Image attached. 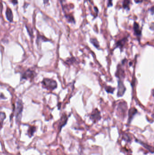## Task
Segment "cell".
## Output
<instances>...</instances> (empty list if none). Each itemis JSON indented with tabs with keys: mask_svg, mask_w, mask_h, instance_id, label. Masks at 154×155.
<instances>
[{
	"mask_svg": "<svg viewBox=\"0 0 154 155\" xmlns=\"http://www.w3.org/2000/svg\"><path fill=\"white\" fill-rule=\"evenodd\" d=\"M118 91L117 93V96L118 97H121L124 94L126 90V88L125 87L123 82L121 79H119L118 81Z\"/></svg>",
	"mask_w": 154,
	"mask_h": 155,
	"instance_id": "3957f363",
	"label": "cell"
},
{
	"mask_svg": "<svg viewBox=\"0 0 154 155\" xmlns=\"http://www.w3.org/2000/svg\"><path fill=\"white\" fill-rule=\"evenodd\" d=\"M115 76L118 77L119 79H121V78H124V71L122 69L121 66H120V64H119L118 66V69L117 72L115 73Z\"/></svg>",
	"mask_w": 154,
	"mask_h": 155,
	"instance_id": "9c48e42d",
	"label": "cell"
},
{
	"mask_svg": "<svg viewBox=\"0 0 154 155\" xmlns=\"http://www.w3.org/2000/svg\"><path fill=\"white\" fill-rule=\"evenodd\" d=\"M6 17L7 20L10 22H12L13 19V16L11 10L9 8H7L6 10Z\"/></svg>",
	"mask_w": 154,
	"mask_h": 155,
	"instance_id": "8fae6325",
	"label": "cell"
},
{
	"mask_svg": "<svg viewBox=\"0 0 154 155\" xmlns=\"http://www.w3.org/2000/svg\"><path fill=\"white\" fill-rule=\"evenodd\" d=\"M133 30L134 35L138 37V38H140L142 35V30L139 26L138 23L136 21H134L133 23Z\"/></svg>",
	"mask_w": 154,
	"mask_h": 155,
	"instance_id": "5b68a950",
	"label": "cell"
},
{
	"mask_svg": "<svg viewBox=\"0 0 154 155\" xmlns=\"http://www.w3.org/2000/svg\"><path fill=\"white\" fill-rule=\"evenodd\" d=\"M149 11L151 12V14L152 15H154V6H152L149 9Z\"/></svg>",
	"mask_w": 154,
	"mask_h": 155,
	"instance_id": "44dd1931",
	"label": "cell"
},
{
	"mask_svg": "<svg viewBox=\"0 0 154 155\" xmlns=\"http://www.w3.org/2000/svg\"><path fill=\"white\" fill-rule=\"evenodd\" d=\"M101 118V117L100 115V112L97 109H95L90 115V119L94 122L98 121L100 120Z\"/></svg>",
	"mask_w": 154,
	"mask_h": 155,
	"instance_id": "277c9868",
	"label": "cell"
},
{
	"mask_svg": "<svg viewBox=\"0 0 154 155\" xmlns=\"http://www.w3.org/2000/svg\"><path fill=\"white\" fill-rule=\"evenodd\" d=\"M35 75V73L32 70H28L25 73H24L22 76L23 79H28L33 78Z\"/></svg>",
	"mask_w": 154,
	"mask_h": 155,
	"instance_id": "30bf717a",
	"label": "cell"
},
{
	"mask_svg": "<svg viewBox=\"0 0 154 155\" xmlns=\"http://www.w3.org/2000/svg\"><path fill=\"white\" fill-rule=\"evenodd\" d=\"M68 120V118L65 114H63L61 118L60 119L58 125V128L59 131H61V129L66 124V122Z\"/></svg>",
	"mask_w": 154,
	"mask_h": 155,
	"instance_id": "ba28073f",
	"label": "cell"
},
{
	"mask_svg": "<svg viewBox=\"0 0 154 155\" xmlns=\"http://www.w3.org/2000/svg\"><path fill=\"white\" fill-rule=\"evenodd\" d=\"M144 0H134L136 4L141 3L143 2Z\"/></svg>",
	"mask_w": 154,
	"mask_h": 155,
	"instance_id": "7402d4cb",
	"label": "cell"
},
{
	"mask_svg": "<svg viewBox=\"0 0 154 155\" xmlns=\"http://www.w3.org/2000/svg\"><path fill=\"white\" fill-rule=\"evenodd\" d=\"M43 1H44V3L46 4L48 2L49 0H43Z\"/></svg>",
	"mask_w": 154,
	"mask_h": 155,
	"instance_id": "d4e9b609",
	"label": "cell"
},
{
	"mask_svg": "<svg viewBox=\"0 0 154 155\" xmlns=\"http://www.w3.org/2000/svg\"><path fill=\"white\" fill-rule=\"evenodd\" d=\"M12 2L14 4H17L18 3L17 0H12Z\"/></svg>",
	"mask_w": 154,
	"mask_h": 155,
	"instance_id": "603a6c76",
	"label": "cell"
},
{
	"mask_svg": "<svg viewBox=\"0 0 154 155\" xmlns=\"http://www.w3.org/2000/svg\"><path fill=\"white\" fill-rule=\"evenodd\" d=\"M42 83L45 88L50 90H53L57 87V83L53 79H44Z\"/></svg>",
	"mask_w": 154,
	"mask_h": 155,
	"instance_id": "6da1fadb",
	"label": "cell"
},
{
	"mask_svg": "<svg viewBox=\"0 0 154 155\" xmlns=\"http://www.w3.org/2000/svg\"><path fill=\"white\" fill-rule=\"evenodd\" d=\"M128 37H126L122 39L118 40L115 44L116 47H115V49L116 48H119L120 50L123 49V47H124L125 45L127 42L128 41Z\"/></svg>",
	"mask_w": 154,
	"mask_h": 155,
	"instance_id": "8992f818",
	"label": "cell"
},
{
	"mask_svg": "<svg viewBox=\"0 0 154 155\" xmlns=\"http://www.w3.org/2000/svg\"><path fill=\"white\" fill-rule=\"evenodd\" d=\"M138 110L135 108H131L128 111V123H130L135 115L137 113Z\"/></svg>",
	"mask_w": 154,
	"mask_h": 155,
	"instance_id": "52a82bcc",
	"label": "cell"
},
{
	"mask_svg": "<svg viewBox=\"0 0 154 155\" xmlns=\"http://www.w3.org/2000/svg\"></svg>",
	"mask_w": 154,
	"mask_h": 155,
	"instance_id": "484cf974",
	"label": "cell"
},
{
	"mask_svg": "<svg viewBox=\"0 0 154 155\" xmlns=\"http://www.w3.org/2000/svg\"><path fill=\"white\" fill-rule=\"evenodd\" d=\"M138 141H139V142H138V141H137V142H138L139 143H140L141 145L142 146H144L145 148L148 149V150L150 152H151L152 153H153L154 150H153V147H152V146H150L148 145L147 144H146V143L142 142H141V141H139V140H138Z\"/></svg>",
	"mask_w": 154,
	"mask_h": 155,
	"instance_id": "2e32d148",
	"label": "cell"
},
{
	"mask_svg": "<svg viewBox=\"0 0 154 155\" xmlns=\"http://www.w3.org/2000/svg\"><path fill=\"white\" fill-rule=\"evenodd\" d=\"M90 42H91V43L96 48H97L98 49H99V42H98V40H97L96 39H95V38H91L90 39Z\"/></svg>",
	"mask_w": 154,
	"mask_h": 155,
	"instance_id": "e0dca14e",
	"label": "cell"
},
{
	"mask_svg": "<svg viewBox=\"0 0 154 155\" xmlns=\"http://www.w3.org/2000/svg\"><path fill=\"white\" fill-rule=\"evenodd\" d=\"M113 6V0H108V3H107V7L109 8L110 7Z\"/></svg>",
	"mask_w": 154,
	"mask_h": 155,
	"instance_id": "ffe728a7",
	"label": "cell"
},
{
	"mask_svg": "<svg viewBox=\"0 0 154 155\" xmlns=\"http://www.w3.org/2000/svg\"><path fill=\"white\" fill-rule=\"evenodd\" d=\"M23 106L21 100H19L17 102V106L15 110V116L17 122H20L22 117V112L23 110Z\"/></svg>",
	"mask_w": 154,
	"mask_h": 155,
	"instance_id": "7a4b0ae2",
	"label": "cell"
},
{
	"mask_svg": "<svg viewBox=\"0 0 154 155\" xmlns=\"http://www.w3.org/2000/svg\"><path fill=\"white\" fill-rule=\"evenodd\" d=\"M36 128L34 126H30L27 131V135L30 138L33 137L34 132H36Z\"/></svg>",
	"mask_w": 154,
	"mask_h": 155,
	"instance_id": "7c38bea8",
	"label": "cell"
},
{
	"mask_svg": "<svg viewBox=\"0 0 154 155\" xmlns=\"http://www.w3.org/2000/svg\"><path fill=\"white\" fill-rule=\"evenodd\" d=\"M65 17L68 23L75 24V20L74 17L71 14H65Z\"/></svg>",
	"mask_w": 154,
	"mask_h": 155,
	"instance_id": "5bb4252c",
	"label": "cell"
},
{
	"mask_svg": "<svg viewBox=\"0 0 154 155\" xmlns=\"http://www.w3.org/2000/svg\"><path fill=\"white\" fill-rule=\"evenodd\" d=\"M115 89V88H113L111 87V86H107L105 87V91L108 93H113Z\"/></svg>",
	"mask_w": 154,
	"mask_h": 155,
	"instance_id": "ac0fdd59",
	"label": "cell"
},
{
	"mask_svg": "<svg viewBox=\"0 0 154 155\" xmlns=\"http://www.w3.org/2000/svg\"><path fill=\"white\" fill-rule=\"evenodd\" d=\"M6 118V116L4 112H0V130L3 128L4 120Z\"/></svg>",
	"mask_w": 154,
	"mask_h": 155,
	"instance_id": "9a60e30c",
	"label": "cell"
},
{
	"mask_svg": "<svg viewBox=\"0 0 154 155\" xmlns=\"http://www.w3.org/2000/svg\"><path fill=\"white\" fill-rule=\"evenodd\" d=\"M75 59L74 57H72V58H70V59L67 60V62H68V64H72L73 63H74L75 61Z\"/></svg>",
	"mask_w": 154,
	"mask_h": 155,
	"instance_id": "d6986e66",
	"label": "cell"
},
{
	"mask_svg": "<svg viewBox=\"0 0 154 155\" xmlns=\"http://www.w3.org/2000/svg\"><path fill=\"white\" fill-rule=\"evenodd\" d=\"M153 24H154V23H153V22H152V25H151V27H150V29H151L152 30H154V25Z\"/></svg>",
	"mask_w": 154,
	"mask_h": 155,
	"instance_id": "cb8c5ba5",
	"label": "cell"
},
{
	"mask_svg": "<svg viewBox=\"0 0 154 155\" xmlns=\"http://www.w3.org/2000/svg\"><path fill=\"white\" fill-rule=\"evenodd\" d=\"M130 0H123L122 2V7L125 10L129 11L130 10Z\"/></svg>",
	"mask_w": 154,
	"mask_h": 155,
	"instance_id": "4fadbf2b",
	"label": "cell"
}]
</instances>
